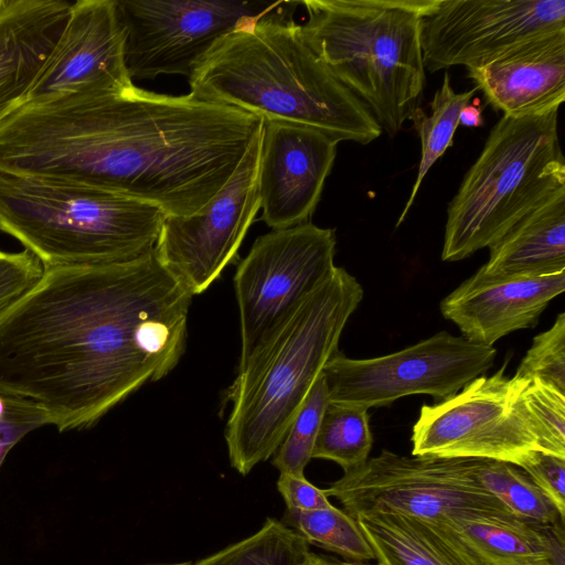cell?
<instances>
[{"mask_svg": "<svg viewBox=\"0 0 565 565\" xmlns=\"http://www.w3.org/2000/svg\"><path fill=\"white\" fill-rule=\"evenodd\" d=\"M260 138L262 130L230 181L203 209L191 215L164 216L154 252L192 296L205 291L237 259L260 210Z\"/></svg>", "mask_w": 565, "mask_h": 565, "instance_id": "obj_13", "label": "cell"}, {"mask_svg": "<svg viewBox=\"0 0 565 565\" xmlns=\"http://www.w3.org/2000/svg\"><path fill=\"white\" fill-rule=\"evenodd\" d=\"M43 264L29 250L0 249V318L41 280Z\"/></svg>", "mask_w": 565, "mask_h": 565, "instance_id": "obj_32", "label": "cell"}, {"mask_svg": "<svg viewBox=\"0 0 565 565\" xmlns=\"http://www.w3.org/2000/svg\"><path fill=\"white\" fill-rule=\"evenodd\" d=\"M278 2L252 0H117L131 79L191 76L214 43Z\"/></svg>", "mask_w": 565, "mask_h": 565, "instance_id": "obj_12", "label": "cell"}, {"mask_svg": "<svg viewBox=\"0 0 565 565\" xmlns=\"http://www.w3.org/2000/svg\"><path fill=\"white\" fill-rule=\"evenodd\" d=\"M513 377L537 380L565 394V312L548 330L533 338Z\"/></svg>", "mask_w": 565, "mask_h": 565, "instance_id": "obj_29", "label": "cell"}, {"mask_svg": "<svg viewBox=\"0 0 565 565\" xmlns=\"http://www.w3.org/2000/svg\"><path fill=\"white\" fill-rule=\"evenodd\" d=\"M71 6L65 0H0V119L23 104Z\"/></svg>", "mask_w": 565, "mask_h": 565, "instance_id": "obj_19", "label": "cell"}, {"mask_svg": "<svg viewBox=\"0 0 565 565\" xmlns=\"http://www.w3.org/2000/svg\"><path fill=\"white\" fill-rule=\"evenodd\" d=\"M192 297L154 248L45 268L0 318V392L39 404L60 433L89 428L177 366Z\"/></svg>", "mask_w": 565, "mask_h": 565, "instance_id": "obj_1", "label": "cell"}, {"mask_svg": "<svg viewBox=\"0 0 565 565\" xmlns=\"http://www.w3.org/2000/svg\"><path fill=\"white\" fill-rule=\"evenodd\" d=\"M46 425H52V419L39 404L0 392V468L9 451L23 437Z\"/></svg>", "mask_w": 565, "mask_h": 565, "instance_id": "obj_31", "label": "cell"}, {"mask_svg": "<svg viewBox=\"0 0 565 565\" xmlns=\"http://www.w3.org/2000/svg\"><path fill=\"white\" fill-rule=\"evenodd\" d=\"M472 277L503 280L565 270V189L526 214L490 247Z\"/></svg>", "mask_w": 565, "mask_h": 565, "instance_id": "obj_20", "label": "cell"}, {"mask_svg": "<svg viewBox=\"0 0 565 565\" xmlns=\"http://www.w3.org/2000/svg\"><path fill=\"white\" fill-rule=\"evenodd\" d=\"M277 490L284 498L287 510L313 511L332 505L326 489H319L305 476L279 473Z\"/></svg>", "mask_w": 565, "mask_h": 565, "instance_id": "obj_34", "label": "cell"}, {"mask_svg": "<svg viewBox=\"0 0 565 565\" xmlns=\"http://www.w3.org/2000/svg\"><path fill=\"white\" fill-rule=\"evenodd\" d=\"M328 404V387L322 373L309 391L271 457V463L279 473L305 476V468L312 459L316 439Z\"/></svg>", "mask_w": 565, "mask_h": 565, "instance_id": "obj_28", "label": "cell"}, {"mask_svg": "<svg viewBox=\"0 0 565 565\" xmlns=\"http://www.w3.org/2000/svg\"><path fill=\"white\" fill-rule=\"evenodd\" d=\"M263 124L191 93L134 86L70 99L54 121L51 145L67 178L184 216L230 181Z\"/></svg>", "mask_w": 565, "mask_h": 565, "instance_id": "obj_2", "label": "cell"}, {"mask_svg": "<svg viewBox=\"0 0 565 565\" xmlns=\"http://www.w3.org/2000/svg\"><path fill=\"white\" fill-rule=\"evenodd\" d=\"M363 299L360 282L337 267L242 364L226 391L231 466L246 476L277 450Z\"/></svg>", "mask_w": 565, "mask_h": 565, "instance_id": "obj_4", "label": "cell"}, {"mask_svg": "<svg viewBox=\"0 0 565 565\" xmlns=\"http://www.w3.org/2000/svg\"><path fill=\"white\" fill-rule=\"evenodd\" d=\"M565 289V270L503 280L466 279L440 302V312L461 337L493 347L502 337L533 328L552 299Z\"/></svg>", "mask_w": 565, "mask_h": 565, "instance_id": "obj_18", "label": "cell"}, {"mask_svg": "<svg viewBox=\"0 0 565 565\" xmlns=\"http://www.w3.org/2000/svg\"><path fill=\"white\" fill-rule=\"evenodd\" d=\"M467 71L487 103L505 116L559 108L565 99V29L530 38Z\"/></svg>", "mask_w": 565, "mask_h": 565, "instance_id": "obj_17", "label": "cell"}, {"mask_svg": "<svg viewBox=\"0 0 565 565\" xmlns=\"http://www.w3.org/2000/svg\"><path fill=\"white\" fill-rule=\"evenodd\" d=\"M355 520L376 565H489L444 520L398 513Z\"/></svg>", "mask_w": 565, "mask_h": 565, "instance_id": "obj_21", "label": "cell"}, {"mask_svg": "<svg viewBox=\"0 0 565 565\" xmlns=\"http://www.w3.org/2000/svg\"><path fill=\"white\" fill-rule=\"evenodd\" d=\"M300 1L242 21L198 64L191 94L253 114L320 130L340 141L367 145L376 119L306 43L294 14Z\"/></svg>", "mask_w": 565, "mask_h": 565, "instance_id": "obj_3", "label": "cell"}, {"mask_svg": "<svg viewBox=\"0 0 565 565\" xmlns=\"http://www.w3.org/2000/svg\"><path fill=\"white\" fill-rule=\"evenodd\" d=\"M476 92L475 87L461 93L455 92L450 74L446 71L441 85L429 103L430 114L427 115L422 107L416 108L412 114L409 120L420 139V160L415 182L397 218L396 227L405 221L429 169L452 146L460 113L470 104Z\"/></svg>", "mask_w": 565, "mask_h": 565, "instance_id": "obj_23", "label": "cell"}, {"mask_svg": "<svg viewBox=\"0 0 565 565\" xmlns=\"http://www.w3.org/2000/svg\"><path fill=\"white\" fill-rule=\"evenodd\" d=\"M339 141L311 127L264 121L258 162L262 221L271 230L310 222Z\"/></svg>", "mask_w": 565, "mask_h": 565, "instance_id": "obj_16", "label": "cell"}, {"mask_svg": "<svg viewBox=\"0 0 565 565\" xmlns=\"http://www.w3.org/2000/svg\"><path fill=\"white\" fill-rule=\"evenodd\" d=\"M504 363L435 405H424L412 430V455L475 458L524 468L542 446L522 396L524 380Z\"/></svg>", "mask_w": 565, "mask_h": 565, "instance_id": "obj_9", "label": "cell"}, {"mask_svg": "<svg viewBox=\"0 0 565 565\" xmlns=\"http://www.w3.org/2000/svg\"><path fill=\"white\" fill-rule=\"evenodd\" d=\"M335 233L311 222L258 236L239 262L234 289L244 363L333 271Z\"/></svg>", "mask_w": 565, "mask_h": 565, "instance_id": "obj_10", "label": "cell"}, {"mask_svg": "<svg viewBox=\"0 0 565 565\" xmlns=\"http://www.w3.org/2000/svg\"><path fill=\"white\" fill-rule=\"evenodd\" d=\"M367 411L363 406L329 403L312 458L334 461L344 472L364 465L373 445Z\"/></svg>", "mask_w": 565, "mask_h": 565, "instance_id": "obj_24", "label": "cell"}, {"mask_svg": "<svg viewBox=\"0 0 565 565\" xmlns=\"http://www.w3.org/2000/svg\"><path fill=\"white\" fill-rule=\"evenodd\" d=\"M479 459L403 456L382 450L361 467L344 472L326 492L343 511L398 513L422 519L515 515L477 478Z\"/></svg>", "mask_w": 565, "mask_h": 565, "instance_id": "obj_8", "label": "cell"}, {"mask_svg": "<svg viewBox=\"0 0 565 565\" xmlns=\"http://www.w3.org/2000/svg\"><path fill=\"white\" fill-rule=\"evenodd\" d=\"M280 521L309 544L340 555L343 561H374L372 548L356 520L334 505L313 511L286 510Z\"/></svg>", "mask_w": 565, "mask_h": 565, "instance_id": "obj_26", "label": "cell"}, {"mask_svg": "<svg viewBox=\"0 0 565 565\" xmlns=\"http://www.w3.org/2000/svg\"><path fill=\"white\" fill-rule=\"evenodd\" d=\"M157 565H193L192 563H178V564H157Z\"/></svg>", "mask_w": 565, "mask_h": 565, "instance_id": "obj_39", "label": "cell"}, {"mask_svg": "<svg viewBox=\"0 0 565 565\" xmlns=\"http://www.w3.org/2000/svg\"><path fill=\"white\" fill-rule=\"evenodd\" d=\"M494 347L473 343L440 331L397 352L350 359L340 351L323 369L329 403L386 406L425 394L445 399L492 367Z\"/></svg>", "mask_w": 565, "mask_h": 565, "instance_id": "obj_11", "label": "cell"}, {"mask_svg": "<svg viewBox=\"0 0 565 565\" xmlns=\"http://www.w3.org/2000/svg\"><path fill=\"white\" fill-rule=\"evenodd\" d=\"M444 520L489 565L550 559L551 541L544 524L516 515H471Z\"/></svg>", "mask_w": 565, "mask_h": 565, "instance_id": "obj_22", "label": "cell"}, {"mask_svg": "<svg viewBox=\"0 0 565 565\" xmlns=\"http://www.w3.org/2000/svg\"><path fill=\"white\" fill-rule=\"evenodd\" d=\"M558 109L505 116L490 130L447 207L441 259L490 247L526 214L565 189Z\"/></svg>", "mask_w": 565, "mask_h": 565, "instance_id": "obj_7", "label": "cell"}, {"mask_svg": "<svg viewBox=\"0 0 565 565\" xmlns=\"http://www.w3.org/2000/svg\"><path fill=\"white\" fill-rule=\"evenodd\" d=\"M481 111V107L469 104L460 113L459 125L466 127H481L483 125Z\"/></svg>", "mask_w": 565, "mask_h": 565, "instance_id": "obj_35", "label": "cell"}, {"mask_svg": "<svg viewBox=\"0 0 565 565\" xmlns=\"http://www.w3.org/2000/svg\"><path fill=\"white\" fill-rule=\"evenodd\" d=\"M565 29V0H434L420 19L425 70L478 66L530 38Z\"/></svg>", "mask_w": 565, "mask_h": 565, "instance_id": "obj_14", "label": "cell"}, {"mask_svg": "<svg viewBox=\"0 0 565 565\" xmlns=\"http://www.w3.org/2000/svg\"><path fill=\"white\" fill-rule=\"evenodd\" d=\"M309 543L281 521L267 519L250 536L193 565H302Z\"/></svg>", "mask_w": 565, "mask_h": 565, "instance_id": "obj_27", "label": "cell"}, {"mask_svg": "<svg viewBox=\"0 0 565 565\" xmlns=\"http://www.w3.org/2000/svg\"><path fill=\"white\" fill-rule=\"evenodd\" d=\"M476 473L481 486L516 516L535 524L565 525V518L520 467L479 459Z\"/></svg>", "mask_w": 565, "mask_h": 565, "instance_id": "obj_25", "label": "cell"}, {"mask_svg": "<svg viewBox=\"0 0 565 565\" xmlns=\"http://www.w3.org/2000/svg\"><path fill=\"white\" fill-rule=\"evenodd\" d=\"M332 565H376L371 563H358V562H348V561H339V559H330Z\"/></svg>", "mask_w": 565, "mask_h": 565, "instance_id": "obj_38", "label": "cell"}, {"mask_svg": "<svg viewBox=\"0 0 565 565\" xmlns=\"http://www.w3.org/2000/svg\"><path fill=\"white\" fill-rule=\"evenodd\" d=\"M522 469L565 518V458L540 451Z\"/></svg>", "mask_w": 565, "mask_h": 565, "instance_id": "obj_33", "label": "cell"}, {"mask_svg": "<svg viewBox=\"0 0 565 565\" xmlns=\"http://www.w3.org/2000/svg\"><path fill=\"white\" fill-rule=\"evenodd\" d=\"M302 565H332L330 559L310 552Z\"/></svg>", "mask_w": 565, "mask_h": 565, "instance_id": "obj_36", "label": "cell"}, {"mask_svg": "<svg viewBox=\"0 0 565 565\" xmlns=\"http://www.w3.org/2000/svg\"><path fill=\"white\" fill-rule=\"evenodd\" d=\"M434 0H303L309 47L395 137L420 107V19Z\"/></svg>", "mask_w": 565, "mask_h": 565, "instance_id": "obj_5", "label": "cell"}, {"mask_svg": "<svg viewBox=\"0 0 565 565\" xmlns=\"http://www.w3.org/2000/svg\"><path fill=\"white\" fill-rule=\"evenodd\" d=\"M505 565H554L550 559H539V561H527V562H518Z\"/></svg>", "mask_w": 565, "mask_h": 565, "instance_id": "obj_37", "label": "cell"}, {"mask_svg": "<svg viewBox=\"0 0 565 565\" xmlns=\"http://www.w3.org/2000/svg\"><path fill=\"white\" fill-rule=\"evenodd\" d=\"M166 213L93 184L0 171V232L45 268L136 258L152 250Z\"/></svg>", "mask_w": 565, "mask_h": 565, "instance_id": "obj_6", "label": "cell"}, {"mask_svg": "<svg viewBox=\"0 0 565 565\" xmlns=\"http://www.w3.org/2000/svg\"><path fill=\"white\" fill-rule=\"evenodd\" d=\"M522 396L544 452L565 458V394L524 380Z\"/></svg>", "mask_w": 565, "mask_h": 565, "instance_id": "obj_30", "label": "cell"}, {"mask_svg": "<svg viewBox=\"0 0 565 565\" xmlns=\"http://www.w3.org/2000/svg\"><path fill=\"white\" fill-rule=\"evenodd\" d=\"M125 44L126 31L117 0L73 2L64 28L23 103L131 89L135 85L126 66Z\"/></svg>", "mask_w": 565, "mask_h": 565, "instance_id": "obj_15", "label": "cell"}]
</instances>
